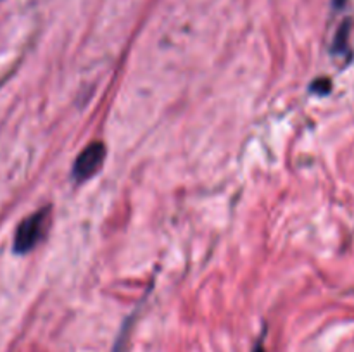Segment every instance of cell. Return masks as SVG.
Returning a JSON list of instances; mask_svg holds the SVG:
<instances>
[{"mask_svg":"<svg viewBox=\"0 0 354 352\" xmlns=\"http://www.w3.org/2000/svg\"><path fill=\"white\" fill-rule=\"evenodd\" d=\"M252 352H265V347H263V342H258V345L254 347V351Z\"/></svg>","mask_w":354,"mask_h":352,"instance_id":"8992f818","label":"cell"},{"mask_svg":"<svg viewBox=\"0 0 354 352\" xmlns=\"http://www.w3.org/2000/svg\"><path fill=\"white\" fill-rule=\"evenodd\" d=\"M332 2H334V7H337V9L346 6V0H332Z\"/></svg>","mask_w":354,"mask_h":352,"instance_id":"5b68a950","label":"cell"},{"mask_svg":"<svg viewBox=\"0 0 354 352\" xmlns=\"http://www.w3.org/2000/svg\"><path fill=\"white\" fill-rule=\"evenodd\" d=\"M311 90H317V92L320 93H327L328 90H330V83L325 79V81H322V79H318V81H315L313 85H311Z\"/></svg>","mask_w":354,"mask_h":352,"instance_id":"277c9868","label":"cell"},{"mask_svg":"<svg viewBox=\"0 0 354 352\" xmlns=\"http://www.w3.org/2000/svg\"><path fill=\"white\" fill-rule=\"evenodd\" d=\"M348 37H349V23H342L341 30L337 31L334 40V52L335 54H344V48L348 45Z\"/></svg>","mask_w":354,"mask_h":352,"instance_id":"3957f363","label":"cell"},{"mask_svg":"<svg viewBox=\"0 0 354 352\" xmlns=\"http://www.w3.org/2000/svg\"><path fill=\"white\" fill-rule=\"evenodd\" d=\"M48 224H50V207H41L37 213L30 214L17 226L14 235V252L28 254L33 251L47 235Z\"/></svg>","mask_w":354,"mask_h":352,"instance_id":"6da1fadb","label":"cell"},{"mask_svg":"<svg viewBox=\"0 0 354 352\" xmlns=\"http://www.w3.org/2000/svg\"><path fill=\"white\" fill-rule=\"evenodd\" d=\"M104 159H106V147H104L102 141L90 144L76 157L75 166H73V176H75L76 182H86L88 178H92L102 168Z\"/></svg>","mask_w":354,"mask_h":352,"instance_id":"7a4b0ae2","label":"cell"}]
</instances>
